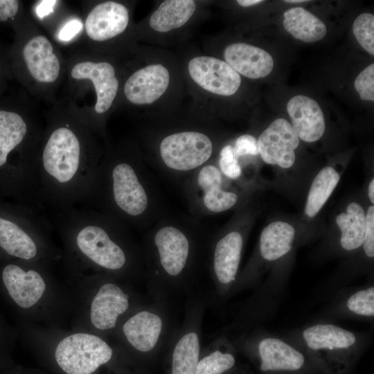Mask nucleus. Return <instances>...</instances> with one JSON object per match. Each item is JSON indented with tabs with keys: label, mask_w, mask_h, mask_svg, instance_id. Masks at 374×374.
Returning <instances> with one entry per match:
<instances>
[{
	"label": "nucleus",
	"mask_w": 374,
	"mask_h": 374,
	"mask_svg": "<svg viewBox=\"0 0 374 374\" xmlns=\"http://www.w3.org/2000/svg\"><path fill=\"white\" fill-rule=\"evenodd\" d=\"M84 207L146 231L166 215L164 198L141 151L134 146L102 157Z\"/></svg>",
	"instance_id": "f257e3e1"
},
{
	"label": "nucleus",
	"mask_w": 374,
	"mask_h": 374,
	"mask_svg": "<svg viewBox=\"0 0 374 374\" xmlns=\"http://www.w3.org/2000/svg\"><path fill=\"white\" fill-rule=\"evenodd\" d=\"M68 125L51 130L37 157L39 202L52 211L83 204L92 188L101 158L85 148Z\"/></svg>",
	"instance_id": "f03ea898"
},
{
	"label": "nucleus",
	"mask_w": 374,
	"mask_h": 374,
	"mask_svg": "<svg viewBox=\"0 0 374 374\" xmlns=\"http://www.w3.org/2000/svg\"><path fill=\"white\" fill-rule=\"evenodd\" d=\"M53 224L87 260L111 271L146 272L142 247L133 241L130 229L98 211L69 207L52 213Z\"/></svg>",
	"instance_id": "7ed1b4c3"
},
{
	"label": "nucleus",
	"mask_w": 374,
	"mask_h": 374,
	"mask_svg": "<svg viewBox=\"0 0 374 374\" xmlns=\"http://www.w3.org/2000/svg\"><path fill=\"white\" fill-rule=\"evenodd\" d=\"M147 276L153 286L177 285L191 278L205 252V230L191 215L167 213L145 231Z\"/></svg>",
	"instance_id": "20e7f679"
},
{
	"label": "nucleus",
	"mask_w": 374,
	"mask_h": 374,
	"mask_svg": "<svg viewBox=\"0 0 374 374\" xmlns=\"http://www.w3.org/2000/svg\"><path fill=\"white\" fill-rule=\"evenodd\" d=\"M146 163L166 178L183 182L212 161L215 140L205 118L163 121L147 128Z\"/></svg>",
	"instance_id": "39448f33"
},
{
	"label": "nucleus",
	"mask_w": 374,
	"mask_h": 374,
	"mask_svg": "<svg viewBox=\"0 0 374 374\" xmlns=\"http://www.w3.org/2000/svg\"><path fill=\"white\" fill-rule=\"evenodd\" d=\"M224 176L213 161L202 166L183 182L188 211L195 217L223 213L238 204L240 196L225 187Z\"/></svg>",
	"instance_id": "423d86ee"
},
{
	"label": "nucleus",
	"mask_w": 374,
	"mask_h": 374,
	"mask_svg": "<svg viewBox=\"0 0 374 374\" xmlns=\"http://www.w3.org/2000/svg\"><path fill=\"white\" fill-rule=\"evenodd\" d=\"M51 225L38 211L24 204L15 217L0 215V247L12 256L33 260L39 253V240Z\"/></svg>",
	"instance_id": "0eeeda50"
},
{
	"label": "nucleus",
	"mask_w": 374,
	"mask_h": 374,
	"mask_svg": "<svg viewBox=\"0 0 374 374\" xmlns=\"http://www.w3.org/2000/svg\"><path fill=\"white\" fill-rule=\"evenodd\" d=\"M112 348L98 336L76 333L63 339L55 350V359L67 374H91L108 362Z\"/></svg>",
	"instance_id": "6e6552de"
},
{
	"label": "nucleus",
	"mask_w": 374,
	"mask_h": 374,
	"mask_svg": "<svg viewBox=\"0 0 374 374\" xmlns=\"http://www.w3.org/2000/svg\"><path fill=\"white\" fill-rule=\"evenodd\" d=\"M190 79L201 90L209 93L230 96L241 84V77L224 60L199 55L191 57L187 64Z\"/></svg>",
	"instance_id": "1a4fd4ad"
},
{
	"label": "nucleus",
	"mask_w": 374,
	"mask_h": 374,
	"mask_svg": "<svg viewBox=\"0 0 374 374\" xmlns=\"http://www.w3.org/2000/svg\"><path fill=\"white\" fill-rule=\"evenodd\" d=\"M167 330L166 315L161 308L153 304L137 311L123 326L127 342L143 353H149L163 344Z\"/></svg>",
	"instance_id": "9d476101"
},
{
	"label": "nucleus",
	"mask_w": 374,
	"mask_h": 374,
	"mask_svg": "<svg viewBox=\"0 0 374 374\" xmlns=\"http://www.w3.org/2000/svg\"><path fill=\"white\" fill-rule=\"evenodd\" d=\"M172 73L161 62L148 64L135 71L126 80L124 94L132 104L150 106L158 103L170 89Z\"/></svg>",
	"instance_id": "9b49d317"
},
{
	"label": "nucleus",
	"mask_w": 374,
	"mask_h": 374,
	"mask_svg": "<svg viewBox=\"0 0 374 374\" xmlns=\"http://www.w3.org/2000/svg\"><path fill=\"white\" fill-rule=\"evenodd\" d=\"M258 152L264 162L283 168H291L299 138L292 124L284 118L274 121L260 135Z\"/></svg>",
	"instance_id": "f8f14e48"
},
{
	"label": "nucleus",
	"mask_w": 374,
	"mask_h": 374,
	"mask_svg": "<svg viewBox=\"0 0 374 374\" xmlns=\"http://www.w3.org/2000/svg\"><path fill=\"white\" fill-rule=\"evenodd\" d=\"M244 244V235L239 229L232 228L218 235L210 253V268L215 281L227 286L236 278Z\"/></svg>",
	"instance_id": "ddd939ff"
},
{
	"label": "nucleus",
	"mask_w": 374,
	"mask_h": 374,
	"mask_svg": "<svg viewBox=\"0 0 374 374\" xmlns=\"http://www.w3.org/2000/svg\"><path fill=\"white\" fill-rule=\"evenodd\" d=\"M200 310L195 307L190 310L184 326L174 339L171 374H196L201 348Z\"/></svg>",
	"instance_id": "4468645a"
},
{
	"label": "nucleus",
	"mask_w": 374,
	"mask_h": 374,
	"mask_svg": "<svg viewBox=\"0 0 374 374\" xmlns=\"http://www.w3.org/2000/svg\"><path fill=\"white\" fill-rule=\"evenodd\" d=\"M71 75L74 79H87L93 82L96 93L97 114H104L109 109L119 87L112 64L107 62H82L73 67Z\"/></svg>",
	"instance_id": "2eb2a0df"
},
{
	"label": "nucleus",
	"mask_w": 374,
	"mask_h": 374,
	"mask_svg": "<svg viewBox=\"0 0 374 374\" xmlns=\"http://www.w3.org/2000/svg\"><path fill=\"white\" fill-rule=\"evenodd\" d=\"M129 11L123 4L112 1L96 6L85 21V29L89 38L97 42L111 39L127 28Z\"/></svg>",
	"instance_id": "dca6fc26"
},
{
	"label": "nucleus",
	"mask_w": 374,
	"mask_h": 374,
	"mask_svg": "<svg viewBox=\"0 0 374 374\" xmlns=\"http://www.w3.org/2000/svg\"><path fill=\"white\" fill-rule=\"evenodd\" d=\"M287 111L294 131L303 141L314 142L323 135L324 116L314 99L303 95L295 96L288 101Z\"/></svg>",
	"instance_id": "f3484780"
},
{
	"label": "nucleus",
	"mask_w": 374,
	"mask_h": 374,
	"mask_svg": "<svg viewBox=\"0 0 374 374\" xmlns=\"http://www.w3.org/2000/svg\"><path fill=\"white\" fill-rule=\"evenodd\" d=\"M224 58L238 73L251 79L267 76L274 67L273 58L268 52L244 42L226 46Z\"/></svg>",
	"instance_id": "a211bd4d"
},
{
	"label": "nucleus",
	"mask_w": 374,
	"mask_h": 374,
	"mask_svg": "<svg viewBox=\"0 0 374 374\" xmlns=\"http://www.w3.org/2000/svg\"><path fill=\"white\" fill-rule=\"evenodd\" d=\"M2 279L11 298L23 308L35 304L46 289L45 282L38 271L34 269L25 271L14 264L3 268Z\"/></svg>",
	"instance_id": "6ab92c4d"
},
{
	"label": "nucleus",
	"mask_w": 374,
	"mask_h": 374,
	"mask_svg": "<svg viewBox=\"0 0 374 374\" xmlns=\"http://www.w3.org/2000/svg\"><path fill=\"white\" fill-rule=\"evenodd\" d=\"M130 306L129 296L116 284H103L93 299L91 321L98 329L107 330L114 328L118 317Z\"/></svg>",
	"instance_id": "aec40b11"
},
{
	"label": "nucleus",
	"mask_w": 374,
	"mask_h": 374,
	"mask_svg": "<svg viewBox=\"0 0 374 374\" xmlns=\"http://www.w3.org/2000/svg\"><path fill=\"white\" fill-rule=\"evenodd\" d=\"M23 56L29 73L36 80L51 83L58 78L60 62L46 37L38 35L30 39L24 47Z\"/></svg>",
	"instance_id": "412c9836"
},
{
	"label": "nucleus",
	"mask_w": 374,
	"mask_h": 374,
	"mask_svg": "<svg viewBox=\"0 0 374 374\" xmlns=\"http://www.w3.org/2000/svg\"><path fill=\"white\" fill-rule=\"evenodd\" d=\"M197 9L193 0L163 1L149 17L148 26L159 33L178 30L190 21Z\"/></svg>",
	"instance_id": "4be33fe9"
},
{
	"label": "nucleus",
	"mask_w": 374,
	"mask_h": 374,
	"mask_svg": "<svg viewBox=\"0 0 374 374\" xmlns=\"http://www.w3.org/2000/svg\"><path fill=\"white\" fill-rule=\"evenodd\" d=\"M260 369L267 371H296L304 364L303 355L299 350L274 337L262 339L258 344Z\"/></svg>",
	"instance_id": "5701e85b"
},
{
	"label": "nucleus",
	"mask_w": 374,
	"mask_h": 374,
	"mask_svg": "<svg viewBox=\"0 0 374 374\" xmlns=\"http://www.w3.org/2000/svg\"><path fill=\"white\" fill-rule=\"evenodd\" d=\"M303 337L308 348L314 351L348 350L356 344L350 331L332 324H316L307 328Z\"/></svg>",
	"instance_id": "b1692460"
},
{
	"label": "nucleus",
	"mask_w": 374,
	"mask_h": 374,
	"mask_svg": "<svg viewBox=\"0 0 374 374\" xmlns=\"http://www.w3.org/2000/svg\"><path fill=\"white\" fill-rule=\"evenodd\" d=\"M284 28L294 38L305 42L323 39L327 32L325 24L301 7L292 8L283 14Z\"/></svg>",
	"instance_id": "393cba45"
},
{
	"label": "nucleus",
	"mask_w": 374,
	"mask_h": 374,
	"mask_svg": "<svg viewBox=\"0 0 374 374\" xmlns=\"http://www.w3.org/2000/svg\"><path fill=\"white\" fill-rule=\"evenodd\" d=\"M295 238V229L289 223L275 221L262 231L259 249L262 257L269 261L276 260L292 249Z\"/></svg>",
	"instance_id": "a878e982"
},
{
	"label": "nucleus",
	"mask_w": 374,
	"mask_h": 374,
	"mask_svg": "<svg viewBox=\"0 0 374 374\" xmlns=\"http://www.w3.org/2000/svg\"><path fill=\"white\" fill-rule=\"evenodd\" d=\"M28 127L19 114L0 109V169L8 163V157L27 137Z\"/></svg>",
	"instance_id": "bb28decb"
},
{
	"label": "nucleus",
	"mask_w": 374,
	"mask_h": 374,
	"mask_svg": "<svg viewBox=\"0 0 374 374\" xmlns=\"http://www.w3.org/2000/svg\"><path fill=\"white\" fill-rule=\"evenodd\" d=\"M336 223L341 232L340 243L343 249L353 251L362 245L366 214L359 204H349L346 212L337 215Z\"/></svg>",
	"instance_id": "cd10ccee"
},
{
	"label": "nucleus",
	"mask_w": 374,
	"mask_h": 374,
	"mask_svg": "<svg viewBox=\"0 0 374 374\" xmlns=\"http://www.w3.org/2000/svg\"><path fill=\"white\" fill-rule=\"evenodd\" d=\"M339 173L330 166L321 169L315 176L307 197L305 213L314 217L326 204L339 181Z\"/></svg>",
	"instance_id": "c85d7f7f"
},
{
	"label": "nucleus",
	"mask_w": 374,
	"mask_h": 374,
	"mask_svg": "<svg viewBox=\"0 0 374 374\" xmlns=\"http://www.w3.org/2000/svg\"><path fill=\"white\" fill-rule=\"evenodd\" d=\"M234 356L220 350H215L199 359L196 374H222L235 364Z\"/></svg>",
	"instance_id": "c756f323"
},
{
	"label": "nucleus",
	"mask_w": 374,
	"mask_h": 374,
	"mask_svg": "<svg viewBox=\"0 0 374 374\" xmlns=\"http://www.w3.org/2000/svg\"><path fill=\"white\" fill-rule=\"evenodd\" d=\"M353 32L360 46L368 53L374 55V15L362 13L354 21Z\"/></svg>",
	"instance_id": "7c9ffc66"
},
{
	"label": "nucleus",
	"mask_w": 374,
	"mask_h": 374,
	"mask_svg": "<svg viewBox=\"0 0 374 374\" xmlns=\"http://www.w3.org/2000/svg\"><path fill=\"white\" fill-rule=\"evenodd\" d=\"M348 310L358 315L373 317L374 315V287L357 291L347 300Z\"/></svg>",
	"instance_id": "2f4dec72"
},
{
	"label": "nucleus",
	"mask_w": 374,
	"mask_h": 374,
	"mask_svg": "<svg viewBox=\"0 0 374 374\" xmlns=\"http://www.w3.org/2000/svg\"><path fill=\"white\" fill-rule=\"evenodd\" d=\"M217 166L222 174L229 179L236 180L242 175L241 165L231 145H225L221 148Z\"/></svg>",
	"instance_id": "473e14b6"
},
{
	"label": "nucleus",
	"mask_w": 374,
	"mask_h": 374,
	"mask_svg": "<svg viewBox=\"0 0 374 374\" xmlns=\"http://www.w3.org/2000/svg\"><path fill=\"white\" fill-rule=\"evenodd\" d=\"M355 89L363 100L374 101V64H371L356 78Z\"/></svg>",
	"instance_id": "72a5a7b5"
},
{
	"label": "nucleus",
	"mask_w": 374,
	"mask_h": 374,
	"mask_svg": "<svg viewBox=\"0 0 374 374\" xmlns=\"http://www.w3.org/2000/svg\"><path fill=\"white\" fill-rule=\"evenodd\" d=\"M233 147L234 154L238 160L243 156H255L259 154L258 141L251 134L240 136Z\"/></svg>",
	"instance_id": "f704fd0d"
},
{
	"label": "nucleus",
	"mask_w": 374,
	"mask_h": 374,
	"mask_svg": "<svg viewBox=\"0 0 374 374\" xmlns=\"http://www.w3.org/2000/svg\"><path fill=\"white\" fill-rule=\"evenodd\" d=\"M363 248L369 258L374 256V206H370L366 214V227L363 240Z\"/></svg>",
	"instance_id": "c9c22d12"
},
{
	"label": "nucleus",
	"mask_w": 374,
	"mask_h": 374,
	"mask_svg": "<svg viewBox=\"0 0 374 374\" xmlns=\"http://www.w3.org/2000/svg\"><path fill=\"white\" fill-rule=\"evenodd\" d=\"M82 28V22L77 19L68 21L60 30L58 38L61 41L67 42L74 37Z\"/></svg>",
	"instance_id": "e433bc0d"
},
{
	"label": "nucleus",
	"mask_w": 374,
	"mask_h": 374,
	"mask_svg": "<svg viewBox=\"0 0 374 374\" xmlns=\"http://www.w3.org/2000/svg\"><path fill=\"white\" fill-rule=\"evenodd\" d=\"M19 10V1L17 0H0V21L12 18Z\"/></svg>",
	"instance_id": "4c0bfd02"
},
{
	"label": "nucleus",
	"mask_w": 374,
	"mask_h": 374,
	"mask_svg": "<svg viewBox=\"0 0 374 374\" xmlns=\"http://www.w3.org/2000/svg\"><path fill=\"white\" fill-rule=\"evenodd\" d=\"M57 3L54 0H43L36 7L37 15L42 19L53 12V7Z\"/></svg>",
	"instance_id": "58836bf2"
},
{
	"label": "nucleus",
	"mask_w": 374,
	"mask_h": 374,
	"mask_svg": "<svg viewBox=\"0 0 374 374\" xmlns=\"http://www.w3.org/2000/svg\"><path fill=\"white\" fill-rule=\"evenodd\" d=\"M262 0H238L236 2L242 7H249L262 3Z\"/></svg>",
	"instance_id": "ea45409f"
},
{
	"label": "nucleus",
	"mask_w": 374,
	"mask_h": 374,
	"mask_svg": "<svg viewBox=\"0 0 374 374\" xmlns=\"http://www.w3.org/2000/svg\"><path fill=\"white\" fill-rule=\"evenodd\" d=\"M368 197L371 203H374V179H372L368 185Z\"/></svg>",
	"instance_id": "a19ab883"
},
{
	"label": "nucleus",
	"mask_w": 374,
	"mask_h": 374,
	"mask_svg": "<svg viewBox=\"0 0 374 374\" xmlns=\"http://www.w3.org/2000/svg\"><path fill=\"white\" fill-rule=\"evenodd\" d=\"M306 1H306V0H286V1H284V2L290 3H302V2H306Z\"/></svg>",
	"instance_id": "79ce46f5"
}]
</instances>
